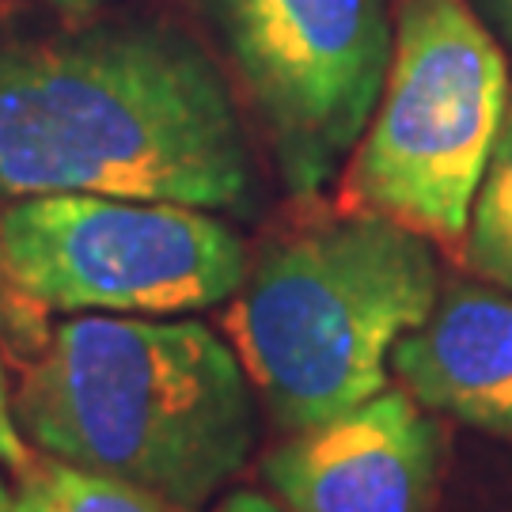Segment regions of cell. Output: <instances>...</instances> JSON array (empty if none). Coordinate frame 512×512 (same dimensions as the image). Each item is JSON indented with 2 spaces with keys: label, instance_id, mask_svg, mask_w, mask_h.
<instances>
[{
  "label": "cell",
  "instance_id": "8992f818",
  "mask_svg": "<svg viewBox=\"0 0 512 512\" xmlns=\"http://www.w3.org/2000/svg\"><path fill=\"white\" fill-rule=\"evenodd\" d=\"M281 183L315 198L349 164L391 65V0H202Z\"/></svg>",
  "mask_w": 512,
  "mask_h": 512
},
{
  "label": "cell",
  "instance_id": "9c48e42d",
  "mask_svg": "<svg viewBox=\"0 0 512 512\" xmlns=\"http://www.w3.org/2000/svg\"><path fill=\"white\" fill-rule=\"evenodd\" d=\"M459 258L478 281L512 293V95L497 129L490 164L478 183Z\"/></svg>",
  "mask_w": 512,
  "mask_h": 512
},
{
  "label": "cell",
  "instance_id": "30bf717a",
  "mask_svg": "<svg viewBox=\"0 0 512 512\" xmlns=\"http://www.w3.org/2000/svg\"><path fill=\"white\" fill-rule=\"evenodd\" d=\"M8 512H186L160 497L122 486L114 478L80 471L54 456L31 459V467L16 475Z\"/></svg>",
  "mask_w": 512,
  "mask_h": 512
},
{
  "label": "cell",
  "instance_id": "52a82bcc",
  "mask_svg": "<svg viewBox=\"0 0 512 512\" xmlns=\"http://www.w3.org/2000/svg\"><path fill=\"white\" fill-rule=\"evenodd\" d=\"M444 440L403 387L346 414L285 433L262 459L270 494L289 512H433Z\"/></svg>",
  "mask_w": 512,
  "mask_h": 512
},
{
  "label": "cell",
  "instance_id": "5b68a950",
  "mask_svg": "<svg viewBox=\"0 0 512 512\" xmlns=\"http://www.w3.org/2000/svg\"><path fill=\"white\" fill-rule=\"evenodd\" d=\"M247 262L236 228L194 205L110 194L0 202L4 323L38 315L179 319L228 304Z\"/></svg>",
  "mask_w": 512,
  "mask_h": 512
},
{
  "label": "cell",
  "instance_id": "ba28073f",
  "mask_svg": "<svg viewBox=\"0 0 512 512\" xmlns=\"http://www.w3.org/2000/svg\"><path fill=\"white\" fill-rule=\"evenodd\" d=\"M391 376L429 414L512 444V293L448 285L391 353Z\"/></svg>",
  "mask_w": 512,
  "mask_h": 512
},
{
  "label": "cell",
  "instance_id": "7c38bea8",
  "mask_svg": "<svg viewBox=\"0 0 512 512\" xmlns=\"http://www.w3.org/2000/svg\"><path fill=\"white\" fill-rule=\"evenodd\" d=\"M213 512H289L274 494H258V490H236V494L220 497Z\"/></svg>",
  "mask_w": 512,
  "mask_h": 512
},
{
  "label": "cell",
  "instance_id": "8fae6325",
  "mask_svg": "<svg viewBox=\"0 0 512 512\" xmlns=\"http://www.w3.org/2000/svg\"><path fill=\"white\" fill-rule=\"evenodd\" d=\"M4 293H0V467L23 475L35 459V448L23 440L16 418H12V380H8V353H4Z\"/></svg>",
  "mask_w": 512,
  "mask_h": 512
},
{
  "label": "cell",
  "instance_id": "4fadbf2b",
  "mask_svg": "<svg viewBox=\"0 0 512 512\" xmlns=\"http://www.w3.org/2000/svg\"><path fill=\"white\" fill-rule=\"evenodd\" d=\"M478 12L490 19V27H494L501 42L512 50V0H475Z\"/></svg>",
  "mask_w": 512,
  "mask_h": 512
},
{
  "label": "cell",
  "instance_id": "3957f363",
  "mask_svg": "<svg viewBox=\"0 0 512 512\" xmlns=\"http://www.w3.org/2000/svg\"><path fill=\"white\" fill-rule=\"evenodd\" d=\"M437 296L429 239L349 209L270 239L224 304V334L266 418L296 433L391 387V353Z\"/></svg>",
  "mask_w": 512,
  "mask_h": 512
},
{
  "label": "cell",
  "instance_id": "5bb4252c",
  "mask_svg": "<svg viewBox=\"0 0 512 512\" xmlns=\"http://www.w3.org/2000/svg\"><path fill=\"white\" fill-rule=\"evenodd\" d=\"M50 8H61V12H92V8H103L110 0H42Z\"/></svg>",
  "mask_w": 512,
  "mask_h": 512
},
{
  "label": "cell",
  "instance_id": "6da1fadb",
  "mask_svg": "<svg viewBox=\"0 0 512 512\" xmlns=\"http://www.w3.org/2000/svg\"><path fill=\"white\" fill-rule=\"evenodd\" d=\"M35 194L251 213L255 156L202 42L156 19L0 38V202Z\"/></svg>",
  "mask_w": 512,
  "mask_h": 512
},
{
  "label": "cell",
  "instance_id": "7a4b0ae2",
  "mask_svg": "<svg viewBox=\"0 0 512 512\" xmlns=\"http://www.w3.org/2000/svg\"><path fill=\"white\" fill-rule=\"evenodd\" d=\"M12 418L38 456L202 512L255 452L258 395L190 315H65L19 361Z\"/></svg>",
  "mask_w": 512,
  "mask_h": 512
},
{
  "label": "cell",
  "instance_id": "277c9868",
  "mask_svg": "<svg viewBox=\"0 0 512 512\" xmlns=\"http://www.w3.org/2000/svg\"><path fill=\"white\" fill-rule=\"evenodd\" d=\"M509 61L463 0H403L384 88L346 164V198L459 247L509 107Z\"/></svg>",
  "mask_w": 512,
  "mask_h": 512
},
{
  "label": "cell",
  "instance_id": "9a60e30c",
  "mask_svg": "<svg viewBox=\"0 0 512 512\" xmlns=\"http://www.w3.org/2000/svg\"><path fill=\"white\" fill-rule=\"evenodd\" d=\"M8 501H12V486L4 478V467H0V512H8Z\"/></svg>",
  "mask_w": 512,
  "mask_h": 512
}]
</instances>
